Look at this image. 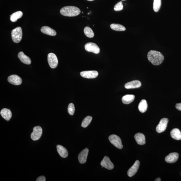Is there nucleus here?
Wrapping results in <instances>:
<instances>
[{"label":"nucleus","mask_w":181,"mask_h":181,"mask_svg":"<svg viewBox=\"0 0 181 181\" xmlns=\"http://www.w3.org/2000/svg\"><path fill=\"white\" fill-rule=\"evenodd\" d=\"M147 58L152 64L158 65L162 63L164 60V57L160 52L155 50H151L147 54Z\"/></svg>","instance_id":"nucleus-1"},{"label":"nucleus","mask_w":181,"mask_h":181,"mask_svg":"<svg viewBox=\"0 0 181 181\" xmlns=\"http://www.w3.org/2000/svg\"><path fill=\"white\" fill-rule=\"evenodd\" d=\"M48 61L51 68H55L58 65V60L56 55L54 53H50L48 55Z\"/></svg>","instance_id":"nucleus-5"},{"label":"nucleus","mask_w":181,"mask_h":181,"mask_svg":"<svg viewBox=\"0 0 181 181\" xmlns=\"http://www.w3.org/2000/svg\"><path fill=\"white\" fill-rule=\"evenodd\" d=\"M171 137L174 139L179 140H181V132L178 129H174L171 132Z\"/></svg>","instance_id":"nucleus-21"},{"label":"nucleus","mask_w":181,"mask_h":181,"mask_svg":"<svg viewBox=\"0 0 181 181\" xmlns=\"http://www.w3.org/2000/svg\"><path fill=\"white\" fill-rule=\"evenodd\" d=\"M140 162L138 160L136 161L132 166L127 171V175L129 177H132L135 174L139 167Z\"/></svg>","instance_id":"nucleus-12"},{"label":"nucleus","mask_w":181,"mask_h":181,"mask_svg":"<svg viewBox=\"0 0 181 181\" xmlns=\"http://www.w3.org/2000/svg\"><path fill=\"white\" fill-rule=\"evenodd\" d=\"M79 9L74 6H66L62 8L60 10L61 14L66 17H72L78 15L81 13Z\"/></svg>","instance_id":"nucleus-2"},{"label":"nucleus","mask_w":181,"mask_h":181,"mask_svg":"<svg viewBox=\"0 0 181 181\" xmlns=\"http://www.w3.org/2000/svg\"><path fill=\"white\" fill-rule=\"evenodd\" d=\"M92 119V118L91 116H88L86 117L82 121L81 127L84 128L87 127L91 122Z\"/></svg>","instance_id":"nucleus-27"},{"label":"nucleus","mask_w":181,"mask_h":181,"mask_svg":"<svg viewBox=\"0 0 181 181\" xmlns=\"http://www.w3.org/2000/svg\"><path fill=\"white\" fill-rule=\"evenodd\" d=\"M42 134V129L41 127L39 126L35 127L34 128L33 131L31 134V138L33 141L38 140L41 138Z\"/></svg>","instance_id":"nucleus-7"},{"label":"nucleus","mask_w":181,"mask_h":181,"mask_svg":"<svg viewBox=\"0 0 181 181\" xmlns=\"http://www.w3.org/2000/svg\"><path fill=\"white\" fill-rule=\"evenodd\" d=\"M141 86V83L140 81L134 80L127 83L125 87L126 89H131L139 88Z\"/></svg>","instance_id":"nucleus-15"},{"label":"nucleus","mask_w":181,"mask_h":181,"mask_svg":"<svg viewBox=\"0 0 181 181\" xmlns=\"http://www.w3.org/2000/svg\"><path fill=\"white\" fill-rule=\"evenodd\" d=\"M45 180L46 178L45 176H39L36 180L37 181H45Z\"/></svg>","instance_id":"nucleus-31"},{"label":"nucleus","mask_w":181,"mask_h":181,"mask_svg":"<svg viewBox=\"0 0 181 181\" xmlns=\"http://www.w3.org/2000/svg\"><path fill=\"white\" fill-rule=\"evenodd\" d=\"M134 138L138 144L140 145H144L145 143V136L141 133L136 134L134 136Z\"/></svg>","instance_id":"nucleus-20"},{"label":"nucleus","mask_w":181,"mask_h":181,"mask_svg":"<svg viewBox=\"0 0 181 181\" xmlns=\"http://www.w3.org/2000/svg\"><path fill=\"white\" fill-rule=\"evenodd\" d=\"M89 150L86 148L81 151L79 154L78 158L79 162L81 164H84L86 162Z\"/></svg>","instance_id":"nucleus-13"},{"label":"nucleus","mask_w":181,"mask_h":181,"mask_svg":"<svg viewBox=\"0 0 181 181\" xmlns=\"http://www.w3.org/2000/svg\"><path fill=\"white\" fill-rule=\"evenodd\" d=\"M57 151L61 157L65 158L68 155V152L67 149L61 145H57L56 146Z\"/></svg>","instance_id":"nucleus-19"},{"label":"nucleus","mask_w":181,"mask_h":181,"mask_svg":"<svg viewBox=\"0 0 181 181\" xmlns=\"http://www.w3.org/2000/svg\"><path fill=\"white\" fill-rule=\"evenodd\" d=\"M101 165L103 167L109 170L113 169L114 167L113 163L110 161L109 158L107 156H105L103 158L101 162Z\"/></svg>","instance_id":"nucleus-10"},{"label":"nucleus","mask_w":181,"mask_h":181,"mask_svg":"<svg viewBox=\"0 0 181 181\" xmlns=\"http://www.w3.org/2000/svg\"><path fill=\"white\" fill-rule=\"evenodd\" d=\"M12 40L15 43H18L21 41L23 33L22 28L17 27L13 29L12 31Z\"/></svg>","instance_id":"nucleus-3"},{"label":"nucleus","mask_w":181,"mask_h":181,"mask_svg":"<svg viewBox=\"0 0 181 181\" xmlns=\"http://www.w3.org/2000/svg\"><path fill=\"white\" fill-rule=\"evenodd\" d=\"M110 28L112 29L118 31H125L126 28L124 26L119 24H112L110 25Z\"/></svg>","instance_id":"nucleus-25"},{"label":"nucleus","mask_w":181,"mask_h":181,"mask_svg":"<svg viewBox=\"0 0 181 181\" xmlns=\"http://www.w3.org/2000/svg\"><path fill=\"white\" fill-rule=\"evenodd\" d=\"M168 121V119L167 118L162 119L156 127L157 132L160 133L164 132L166 129Z\"/></svg>","instance_id":"nucleus-8"},{"label":"nucleus","mask_w":181,"mask_h":181,"mask_svg":"<svg viewBox=\"0 0 181 181\" xmlns=\"http://www.w3.org/2000/svg\"><path fill=\"white\" fill-rule=\"evenodd\" d=\"M23 13L21 11H17L13 13L11 15H10V21L13 22H16L17 19L21 18L22 17Z\"/></svg>","instance_id":"nucleus-24"},{"label":"nucleus","mask_w":181,"mask_h":181,"mask_svg":"<svg viewBox=\"0 0 181 181\" xmlns=\"http://www.w3.org/2000/svg\"><path fill=\"white\" fill-rule=\"evenodd\" d=\"M176 108L178 110L181 111V103L177 104L176 105Z\"/></svg>","instance_id":"nucleus-32"},{"label":"nucleus","mask_w":181,"mask_h":181,"mask_svg":"<svg viewBox=\"0 0 181 181\" xmlns=\"http://www.w3.org/2000/svg\"><path fill=\"white\" fill-rule=\"evenodd\" d=\"M109 139L110 143L118 148H123V145L120 137L116 134H112L109 136Z\"/></svg>","instance_id":"nucleus-4"},{"label":"nucleus","mask_w":181,"mask_h":181,"mask_svg":"<svg viewBox=\"0 0 181 181\" xmlns=\"http://www.w3.org/2000/svg\"><path fill=\"white\" fill-rule=\"evenodd\" d=\"M74 105L72 103H70L68 107V112L70 115H73L75 111Z\"/></svg>","instance_id":"nucleus-29"},{"label":"nucleus","mask_w":181,"mask_h":181,"mask_svg":"<svg viewBox=\"0 0 181 181\" xmlns=\"http://www.w3.org/2000/svg\"><path fill=\"white\" fill-rule=\"evenodd\" d=\"M114 10L116 11H119L123 10V6L122 2L121 1L119 2L118 3L116 4L114 8Z\"/></svg>","instance_id":"nucleus-30"},{"label":"nucleus","mask_w":181,"mask_h":181,"mask_svg":"<svg viewBox=\"0 0 181 181\" xmlns=\"http://www.w3.org/2000/svg\"><path fill=\"white\" fill-rule=\"evenodd\" d=\"M87 1H94V0H87Z\"/></svg>","instance_id":"nucleus-34"},{"label":"nucleus","mask_w":181,"mask_h":181,"mask_svg":"<svg viewBox=\"0 0 181 181\" xmlns=\"http://www.w3.org/2000/svg\"><path fill=\"white\" fill-rule=\"evenodd\" d=\"M81 76L83 78L87 79H94L98 75V72L95 70L85 71L80 73Z\"/></svg>","instance_id":"nucleus-9"},{"label":"nucleus","mask_w":181,"mask_h":181,"mask_svg":"<svg viewBox=\"0 0 181 181\" xmlns=\"http://www.w3.org/2000/svg\"><path fill=\"white\" fill-rule=\"evenodd\" d=\"M148 107L147 101L145 99H143L141 101L138 106L139 110L142 113H144L146 111Z\"/></svg>","instance_id":"nucleus-23"},{"label":"nucleus","mask_w":181,"mask_h":181,"mask_svg":"<svg viewBox=\"0 0 181 181\" xmlns=\"http://www.w3.org/2000/svg\"><path fill=\"white\" fill-rule=\"evenodd\" d=\"M18 57L22 62L25 64L30 65L31 63L29 57L26 56L23 52H20L19 53Z\"/></svg>","instance_id":"nucleus-18"},{"label":"nucleus","mask_w":181,"mask_h":181,"mask_svg":"<svg viewBox=\"0 0 181 181\" xmlns=\"http://www.w3.org/2000/svg\"><path fill=\"white\" fill-rule=\"evenodd\" d=\"M135 96L133 95H127L123 96L122 98V101L125 104H129L133 102Z\"/></svg>","instance_id":"nucleus-22"},{"label":"nucleus","mask_w":181,"mask_h":181,"mask_svg":"<svg viewBox=\"0 0 181 181\" xmlns=\"http://www.w3.org/2000/svg\"><path fill=\"white\" fill-rule=\"evenodd\" d=\"M84 32L86 36L89 38H93L94 36L93 31L89 26H86L84 29Z\"/></svg>","instance_id":"nucleus-26"},{"label":"nucleus","mask_w":181,"mask_h":181,"mask_svg":"<svg viewBox=\"0 0 181 181\" xmlns=\"http://www.w3.org/2000/svg\"><path fill=\"white\" fill-rule=\"evenodd\" d=\"M85 48L88 52H91L95 54H98L100 52V48L96 44L89 42L86 44Z\"/></svg>","instance_id":"nucleus-6"},{"label":"nucleus","mask_w":181,"mask_h":181,"mask_svg":"<svg viewBox=\"0 0 181 181\" xmlns=\"http://www.w3.org/2000/svg\"><path fill=\"white\" fill-rule=\"evenodd\" d=\"M179 157V154L177 153H172L167 155L165 158V160L167 163H173L177 161Z\"/></svg>","instance_id":"nucleus-14"},{"label":"nucleus","mask_w":181,"mask_h":181,"mask_svg":"<svg viewBox=\"0 0 181 181\" xmlns=\"http://www.w3.org/2000/svg\"><path fill=\"white\" fill-rule=\"evenodd\" d=\"M161 6V0H154L153 3V10L156 12L159 10Z\"/></svg>","instance_id":"nucleus-28"},{"label":"nucleus","mask_w":181,"mask_h":181,"mask_svg":"<svg viewBox=\"0 0 181 181\" xmlns=\"http://www.w3.org/2000/svg\"><path fill=\"white\" fill-rule=\"evenodd\" d=\"M121 1H125V0H121Z\"/></svg>","instance_id":"nucleus-35"},{"label":"nucleus","mask_w":181,"mask_h":181,"mask_svg":"<svg viewBox=\"0 0 181 181\" xmlns=\"http://www.w3.org/2000/svg\"><path fill=\"white\" fill-rule=\"evenodd\" d=\"M2 117L7 121L9 120L11 118L12 114L10 109H3L1 110L0 112Z\"/></svg>","instance_id":"nucleus-17"},{"label":"nucleus","mask_w":181,"mask_h":181,"mask_svg":"<svg viewBox=\"0 0 181 181\" xmlns=\"http://www.w3.org/2000/svg\"><path fill=\"white\" fill-rule=\"evenodd\" d=\"M156 181H161V179L160 178H156V179L155 180Z\"/></svg>","instance_id":"nucleus-33"},{"label":"nucleus","mask_w":181,"mask_h":181,"mask_svg":"<svg viewBox=\"0 0 181 181\" xmlns=\"http://www.w3.org/2000/svg\"><path fill=\"white\" fill-rule=\"evenodd\" d=\"M8 80L9 82L15 85H19L22 83V79L21 77L17 75H12L8 77Z\"/></svg>","instance_id":"nucleus-11"},{"label":"nucleus","mask_w":181,"mask_h":181,"mask_svg":"<svg viewBox=\"0 0 181 181\" xmlns=\"http://www.w3.org/2000/svg\"><path fill=\"white\" fill-rule=\"evenodd\" d=\"M41 31L43 33L51 36H55L56 35V31L49 26H43L41 28Z\"/></svg>","instance_id":"nucleus-16"}]
</instances>
